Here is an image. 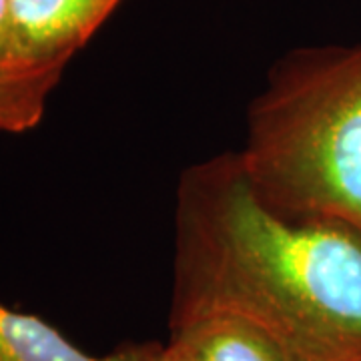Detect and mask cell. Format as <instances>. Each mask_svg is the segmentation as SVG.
Masks as SVG:
<instances>
[{
	"mask_svg": "<svg viewBox=\"0 0 361 361\" xmlns=\"http://www.w3.org/2000/svg\"><path fill=\"white\" fill-rule=\"evenodd\" d=\"M63 71L65 65H0V133L35 129Z\"/></svg>",
	"mask_w": 361,
	"mask_h": 361,
	"instance_id": "cell-6",
	"label": "cell"
},
{
	"mask_svg": "<svg viewBox=\"0 0 361 361\" xmlns=\"http://www.w3.org/2000/svg\"><path fill=\"white\" fill-rule=\"evenodd\" d=\"M135 361H185L179 357L169 345H157V343H147V345H137V360Z\"/></svg>",
	"mask_w": 361,
	"mask_h": 361,
	"instance_id": "cell-8",
	"label": "cell"
},
{
	"mask_svg": "<svg viewBox=\"0 0 361 361\" xmlns=\"http://www.w3.org/2000/svg\"><path fill=\"white\" fill-rule=\"evenodd\" d=\"M123 0H11L14 54L26 65H65Z\"/></svg>",
	"mask_w": 361,
	"mask_h": 361,
	"instance_id": "cell-3",
	"label": "cell"
},
{
	"mask_svg": "<svg viewBox=\"0 0 361 361\" xmlns=\"http://www.w3.org/2000/svg\"><path fill=\"white\" fill-rule=\"evenodd\" d=\"M6 63H18V61L14 54L11 0H0V65Z\"/></svg>",
	"mask_w": 361,
	"mask_h": 361,
	"instance_id": "cell-7",
	"label": "cell"
},
{
	"mask_svg": "<svg viewBox=\"0 0 361 361\" xmlns=\"http://www.w3.org/2000/svg\"><path fill=\"white\" fill-rule=\"evenodd\" d=\"M173 243L171 322L233 313L293 361H361V233L277 213L237 153L183 171Z\"/></svg>",
	"mask_w": 361,
	"mask_h": 361,
	"instance_id": "cell-1",
	"label": "cell"
},
{
	"mask_svg": "<svg viewBox=\"0 0 361 361\" xmlns=\"http://www.w3.org/2000/svg\"><path fill=\"white\" fill-rule=\"evenodd\" d=\"M167 345L185 361H293L263 327L233 313L171 322Z\"/></svg>",
	"mask_w": 361,
	"mask_h": 361,
	"instance_id": "cell-4",
	"label": "cell"
},
{
	"mask_svg": "<svg viewBox=\"0 0 361 361\" xmlns=\"http://www.w3.org/2000/svg\"><path fill=\"white\" fill-rule=\"evenodd\" d=\"M245 127L237 155L263 203L361 233V42L287 52Z\"/></svg>",
	"mask_w": 361,
	"mask_h": 361,
	"instance_id": "cell-2",
	"label": "cell"
},
{
	"mask_svg": "<svg viewBox=\"0 0 361 361\" xmlns=\"http://www.w3.org/2000/svg\"><path fill=\"white\" fill-rule=\"evenodd\" d=\"M137 345L94 357L75 348L61 331L37 315L0 303V361H135Z\"/></svg>",
	"mask_w": 361,
	"mask_h": 361,
	"instance_id": "cell-5",
	"label": "cell"
}]
</instances>
